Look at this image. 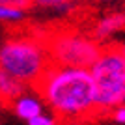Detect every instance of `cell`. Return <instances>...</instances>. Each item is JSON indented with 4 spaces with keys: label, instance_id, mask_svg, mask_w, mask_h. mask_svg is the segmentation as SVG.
Here are the masks:
<instances>
[{
    "label": "cell",
    "instance_id": "obj_1",
    "mask_svg": "<svg viewBox=\"0 0 125 125\" xmlns=\"http://www.w3.org/2000/svg\"><path fill=\"white\" fill-rule=\"evenodd\" d=\"M34 90L62 123L84 120L97 110V86L86 67L51 65Z\"/></svg>",
    "mask_w": 125,
    "mask_h": 125
},
{
    "label": "cell",
    "instance_id": "obj_2",
    "mask_svg": "<svg viewBox=\"0 0 125 125\" xmlns=\"http://www.w3.org/2000/svg\"><path fill=\"white\" fill-rule=\"evenodd\" d=\"M45 39L34 36H10L0 43V71L19 78L28 88H36L51 67Z\"/></svg>",
    "mask_w": 125,
    "mask_h": 125
},
{
    "label": "cell",
    "instance_id": "obj_3",
    "mask_svg": "<svg viewBox=\"0 0 125 125\" xmlns=\"http://www.w3.org/2000/svg\"><path fill=\"white\" fill-rule=\"evenodd\" d=\"M90 73L97 86V108L114 110L125 104V45L101 49Z\"/></svg>",
    "mask_w": 125,
    "mask_h": 125
},
{
    "label": "cell",
    "instance_id": "obj_4",
    "mask_svg": "<svg viewBox=\"0 0 125 125\" xmlns=\"http://www.w3.org/2000/svg\"><path fill=\"white\" fill-rule=\"evenodd\" d=\"M45 43H47V51L51 56V63L62 65V67L90 69V65L95 62V58L101 52L99 41L75 30L56 32L54 36L45 39Z\"/></svg>",
    "mask_w": 125,
    "mask_h": 125
},
{
    "label": "cell",
    "instance_id": "obj_5",
    "mask_svg": "<svg viewBox=\"0 0 125 125\" xmlns=\"http://www.w3.org/2000/svg\"><path fill=\"white\" fill-rule=\"evenodd\" d=\"M8 106H10V110L22 121H30V120H34L36 116L43 114V112L47 110V106H45V103H43V99H41V95L37 94V92H32L30 88L26 90L24 94H21L17 99H13Z\"/></svg>",
    "mask_w": 125,
    "mask_h": 125
},
{
    "label": "cell",
    "instance_id": "obj_6",
    "mask_svg": "<svg viewBox=\"0 0 125 125\" xmlns=\"http://www.w3.org/2000/svg\"><path fill=\"white\" fill-rule=\"evenodd\" d=\"M125 28V13L123 11H112V13H106L99 19V21L94 24V37L95 41H103L106 37L114 36L118 32Z\"/></svg>",
    "mask_w": 125,
    "mask_h": 125
},
{
    "label": "cell",
    "instance_id": "obj_7",
    "mask_svg": "<svg viewBox=\"0 0 125 125\" xmlns=\"http://www.w3.org/2000/svg\"><path fill=\"white\" fill-rule=\"evenodd\" d=\"M28 86L22 84L19 78L11 77L10 73L6 71H0V101L8 106L13 99H17L21 94H24Z\"/></svg>",
    "mask_w": 125,
    "mask_h": 125
},
{
    "label": "cell",
    "instance_id": "obj_8",
    "mask_svg": "<svg viewBox=\"0 0 125 125\" xmlns=\"http://www.w3.org/2000/svg\"><path fill=\"white\" fill-rule=\"evenodd\" d=\"M32 8L45 11H54L56 15H69L77 8V0H30Z\"/></svg>",
    "mask_w": 125,
    "mask_h": 125
},
{
    "label": "cell",
    "instance_id": "obj_9",
    "mask_svg": "<svg viewBox=\"0 0 125 125\" xmlns=\"http://www.w3.org/2000/svg\"><path fill=\"white\" fill-rule=\"evenodd\" d=\"M28 11L21 8H11V6H0V22L2 24H21L26 21Z\"/></svg>",
    "mask_w": 125,
    "mask_h": 125
},
{
    "label": "cell",
    "instance_id": "obj_10",
    "mask_svg": "<svg viewBox=\"0 0 125 125\" xmlns=\"http://www.w3.org/2000/svg\"><path fill=\"white\" fill-rule=\"evenodd\" d=\"M28 125H62V121L58 120L56 116L52 114L51 110H45L43 114H39V116H36L34 120H30V121H26Z\"/></svg>",
    "mask_w": 125,
    "mask_h": 125
},
{
    "label": "cell",
    "instance_id": "obj_11",
    "mask_svg": "<svg viewBox=\"0 0 125 125\" xmlns=\"http://www.w3.org/2000/svg\"><path fill=\"white\" fill-rule=\"evenodd\" d=\"M0 6H11V8H21V10H26L32 8L30 0H0Z\"/></svg>",
    "mask_w": 125,
    "mask_h": 125
},
{
    "label": "cell",
    "instance_id": "obj_12",
    "mask_svg": "<svg viewBox=\"0 0 125 125\" xmlns=\"http://www.w3.org/2000/svg\"><path fill=\"white\" fill-rule=\"evenodd\" d=\"M112 120H114L116 125H125V104L116 106L112 110Z\"/></svg>",
    "mask_w": 125,
    "mask_h": 125
},
{
    "label": "cell",
    "instance_id": "obj_13",
    "mask_svg": "<svg viewBox=\"0 0 125 125\" xmlns=\"http://www.w3.org/2000/svg\"><path fill=\"white\" fill-rule=\"evenodd\" d=\"M99 2H104V4H116V2H121V0H99Z\"/></svg>",
    "mask_w": 125,
    "mask_h": 125
},
{
    "label": "cell",
    "instance_id": "obj_14",
    "mask_svg": "<svg viewBox=\"0 0 125 125\" xmlns=\"http://www.w3.org/2000/svg\"><path fill=\"white\" fill-rule=\"evenodd\" d=\"M2 110H4V103L0 101V116H2Z\"/></svg>",
    "mask_w": 125,
    "mask_h": 125
}]
</instances>
